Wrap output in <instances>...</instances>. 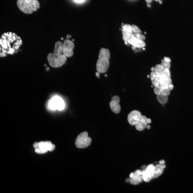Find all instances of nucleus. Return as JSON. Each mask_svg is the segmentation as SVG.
<instances>
[{
  "label": "nucleus",
  "instance_id": "f257e3e1",
  "mask_svg": "<svg viewBox=\"0 0 193 193\" xmlns=\"http://www.w3.org/2000/svg\"><path fill=\"white\" fill-rule=\"evenodd\" d=\"M21 44V38L16 33H3L0 39V56L2 58L17 53Z\"/></svg>",
  "mask_w": 193,
  "mask_h": 193
},
{
  "label": "nucleus",
  "instance_id": "f03ea898",
  "mask_svg": "<svg viewBox=\"0 0 193 193\" xmlns=\"http://www.w3.org/2000/svg\"><path fill=\"white\" fill-rule=\"evenodd\" d=\"M17 5L21 12L27 14L33 13L40 7L37 0H17Z\"/></svg>",
  "mask_w": 193,
  "mask_h": 193
},
{
  "label": "nucleus",
  "instance_id": "7ed1b4c3",
  "mask_svg": "<svg viewBox=\"0 0 193 193\" xmlns=\"http://www.w3.org/2000/svg\"><path fill=\"white\" fill-rule=\"evenodd\" d=\"M48 64L52 67L59 68L63 66L67 61V56L64 54L56 56L54 53H49L47 56Z\"/></svg>",
  "mask_w": 193,
  "mask_h": 193
},
{
  "label": "nucleus",
  "instance_id": "20e7f679",
  "mask_svg": "<svg viewBox=\"0 0 193 193\" xmlns=\"http://www.w3.org/2000/svg\"><path fill=\"white\" fill-rule=\"evenodd\" d=\"M33 147L35 148V153L39 154L46 153L48 151H53L55 148V145L49 141L40 142L39 143L35 142L33 144Z\"/></svg>",
  "mask_w": 193,
  "mask_h": 193
},
{
  "label": "nucleus",
  "instance_id": "39448f33",
  "mask_svg": "<svg viewBox=\"0 0 193 193\" xmlns=\"http://www.w3.org/2000/svg\"><path fill=\"white\" fill-rule=\"evenodd\" d=\"M91 142L92 139L88 136L87 132L84 131L78 135L76 139L75 145L78 148L84 149L90 146Z\"/></svg>",
  "mask_w": 193,
  "mask_h": 193
},
{
  "label": "nucleus",
  "instance_id": "423d86ee",
  "mask_svg": "<svg viewBox=\"0 0 193 193\" xmlns=\"http://www.w3.org/2000/svg\"><path fill=\"white\" fill-rule=\"evenodd\" d=\"M110 59L107 57H99L96 64L97 72L100 73H105L107 71L110 66Z\"/></svg>",
  "mask_w": 193,
  "mask_h": 193
},
{
  "label": "nucleus",
  "instance_id": "0eeeda50",
  "mask_svg": "<svg viewBox=\"0 0 193 193\" xmlns=\"http://www.w3.org/2000/svg\"><path fill=\"white\" fill-rule=\"evenodd\" d=\"M49 107L52 110L61 111L64 107V103L62 99L59 96H55L49 102Z\"/></svg>",
  "mask_w": 193,
  "mask_h": 193
},
{
  "label": "nucleus",
  "instance_id": "6e6552de",
  "mask_svg": "<svg viewBox=\"0 0 193 193\" xmlns=\"http://www.w3.org/2000/svg\"><path fill=\"white\" fill-rule=\"evenodd\" d=\"M63 54L67 57H71L73 54V49L75 47L74 44L72 41L66 39L64 41Z\"/></svg>",
  "mask_w": 193,
  "mask_h": 193
},
{
  "label": "nucleus",
  "instance_id": "1a4fd4ad",
  "mask_svg": "<svg viewBox=\"0 0 193 193\" xmlns=\"http://www.w3.org/2000/svg\"><path fill=\"white\" fill-rule=\"evenodd\" d=\"M142 116L141 112L139 111H133L128 116V121L130 125H135L141 120Z\"/></svg>",
  "mask_w": 193,
  "mask_h": 193
},
{
  "label": "nucleus",
  "instance_id": "9d476101",
  "mask_svg": "<svg viewBox=\"0 0 193 193\" xmlns=\"http://www.w3.org/2000/svg\"><path fill=\"white\" fill-rule=\"evenodd\" d=\"M148 118L145 115L142 116V119L136 125H135L136 129L139 131H142L145 128H147L148 124L147 122V120Z\"/></svg>",
  "mask_w": 193,
  "mask_h": 193
},
{
  "label": "nucleus",
  "instance_id": "9b49d317",
  "mask_svg": "<svg viewBox=\"0 0 193 193\" xmlns=\"http://www.w3.org/2000/svg\"><path fill=\"white\" fill-rule=\"evenodd\" d=\"M164 168L162 165L161 164H157L154 165V172H153V179L157 178L159 176L162 174V172L164 171Z\"/></svg>",
  "mask_w": 193,
  "mask_h": 193
},
{
  "label": "nucleus",
  "instance_id": "f8f14e48",
  "mask_svg": "<svg viewBox=\"0 0 193 193\" xmlns=\"http://www.w3.org/2000/svg\"><path fill=\"white\" fill-rule=\"evenodd\" d=\"M63 48L64 44L61 41H57L54 46V54L56 56L63 54Z\"/></svg>",
  "mask_w": 193,
  "mask_h": 193
},
{
  "label": "nucleus",
  "instance_id": "ddd939ff",
  "mask_svg": "<svg viewBox=\"0 0 193 193\" xmlns=\"http://www.w3.org/2000/svg\"><path fill=\"white\" fill-rule=\"evenodd\" d=\"M110 106L112 112H114L115 114L119 113L121 111V106L119 102H115L114 101H111L110 103Z\"/></svg>",
  "mask_w": 193,
  "mask_h": 193
},
{
  "label": "nucleus",
  "instance_id": "4468645a",
  "mask_svg": "<svg viewBox=\"0 0 193 193\" xmlns=\"http://www.w3.org/2000/svg\"><path fill=\"white\" fill-rule=\"evenodd\" d=\"M157 99L160 104H162V106H164V105L166 104L168 101V96L162 94L157 95Z\"/></svg>",
  "mask_w": 193,
  "mask_h": 193
},
{
  "label": "nucleus",
  "instance_id": "2eb2a0df",
  "mask_svg": "<svg viewBox=\"0 0 193 193\" xmlns=\"http://www.w3.org/2000/svg\"><path fill=\"white\" fill-rule=\"evenodd\" d=\"M154 165L150 164V165H149L148 166H147V168L145 170V171L148 173L151 176V177H152L153 179V172H154Z\"/></svg>",
  "mask_w": 193,
  "mask_h": 193
},
{
  "label": "nucleus",
  "instance_id": "dca6fc26",
  "mask_svg": "<svg viewBox=\"0 0 193 193\" xmlns=\"http://www.w3.org/2000/svg\"><path fill=\"white\" fill-rule=\"evenodd\" d=\"M164 68L162 67V66L160 64H157L156 66L154 67V72H156L157 73H162V72H164Z\"/></svg>",
  "mask_w": 193,
  "mask_h": 193
},
{
  "label": "nucleus",
  "instance_id": "f3484780",
  "mask_svg": "<svg viewBox=\"0 0 193 193\" xmlns=\"http://www.w3.org/2000/svg\"><path fill=\"white\" fill-rule=\"evenodd\" d=\"M161 65L162 66V67L164 68L165 69H170V67H171L170 62H167L164 60H162Z\"/></svg>",
  "mask_w": 193,
  "mask_h": 193
},
{
  "label": "nucleus",
  "instance_id": "a211bd4d",
  "mask_svg": "<svg viewBox=\"0 0 193 193\" xmlns=\"http://www.w3.org/2000/svg\"><path fill=\"white\" fill-rule=\"evenodd\" d=\"M131 29H132V31H133V33H141V30L137 27V26H136L135 25H131Z\"/></svg>",
  "mask_w": 193,
  "mask_h": 193
},
{
  "label": "nucleus",
  "instance_id": "6ab92c4d",
  "mask_svg": "<svg viewBox=\"0 0 193 193\" xmlns=\"http://www.w3.org/2000/svg\"><path fill=\"white\" fill-rule=\"evenodd\" d=\"M171 91V90H170L169 87H167V88H164V89H162L161 94L166 95V96H169V95H170Z\"/></svg>",
  "mask_w": 193,
  "mask_h": 193
},
{
  "label": "nucleus",
  "instance_id": "aec40b11",
  "mask_svg": "<svg viewBox=\"0 0 193 193\" xmlns=\"http://www.w3.org/2000/svg\"><path fill=\"white\" fill-rule=\"evenodd\" d=\"M162 88L161 87H154L153 91H154V93L156 95H160V94H161V92H162Z\"/></svg>",
  "mask_w": 193,
  "mask_h": 193
},
{
  "label": "nucleus",
  "instance_id": "412c9836",
  "mask_svg": "<svg viewBox=\"0 0 193 193\" xmlns=\"http://www.w3.org/2000/svg\"><path fill=\"white\" fill-rule=\"evenodd\" d=\"M130 183L133 185H137L138 184H139V183H141L139 181L135 179L134 178H130Z\"/></svg>",
  "mask_w": 193,
  "mask_h": 193
},
{
  "label": "nucleus",
  "instance_id": "4be33fe9",
  "mask_svg": "<svg viewBox=\"0 0 193 193\" xmlns=\"http://www.w3.org/2000/svg\"><path fill=\"white\" fill-rule=\"evenodd\" d=\"M134 35H135V37H137V38L141 40H144L145 39V37L144 35H142L141 33H135Z\"/></svg>",
  "mask_w": 193,
  "mask_h": 193
},
{
  "label": "nucleus",
  "instance_id": "5701e85b",
  "mask_svg": "<svg viewBox=\"0 0 193 193\" xmlns=\"http://www.w3.org/2000/svg\"><path fill=\"white\" fill-rule=\"evenodd\" d=\"M112 101L119 103L120 101V98H119V96H115L112 97Z\"/></svg>",
  "mask_w": 193,
  "mask_h": 193
},
{
  "label": "nucleus",
  "instance_id": "b1692460",
  "mask_svg": "<svg viewBox=\"0 0 193 193\" xmlns=\"http://www.w3.org/2000/svg\"><path fill=\"white\" fill-rule=\"evenodd\" d=\"M163 60H165V61H167V62H170V63L171 62V60L170 59V58H168V57H165Z\"/></svg>",
  "mask_w": 193,
  "mask_h": 193
},
{
  "label": "nucleus",
  "instance_id": "393cba45",
  "mask_svg": "<svg viewBox=\"0 0 193 193\" xmlns=\"http://www.w3.org/2000/svg\"><path fill=\"white\" fill-rule=\"evenodd\" d=\"M147 122L148 124H150L151 123V120L150 118H148V119H147Z\"/></svg>",
  "mask_w": 193,
  "mask_h": 193
},
{
  "label": "nucleus",
  "instance_id": "a878e982",
  "mask_svg": "<svg viewBox=\"0 0 193 193\" xmlns=\"http://www.w3.org/2000/svg\"><path fill=\"white\" fill-rule=\"evenodd\" d=\"M153 0H145V1L148 3H150L151 2H152ZM156 1H159L160 0H155Z\"/></svg>",
  "mask_w": 193,
  "mask_h": 193
},
{
  "label": "nucleus",
  "instance_id": "bb28decb",
  "mask_svg": "<svg viewBox=\"0 0 193 193\" xmlns=\"http://www.w3.org/2000/svg\"><path fill=\"white\" fill-rule=\"evenodd\" d=\"M165 163V162L164 161V160H160V162H159V164H161V165H164Z\"/></svg>",
  "mask_w": 193,
  "mask_h": 193
},
{
  "label": "nucleus",
  "instance_id": "cd10ccee",
  "mask_svg": "<svg viewBox=\"0 0 193 193\" xmlns=\"http://www.w3.org/2000/svg\"><path fill=\"white\" fill-rule=\"evenodd\" d=\"M76 2H77V3H81V2H83L84 1H85V0H74Z\"/></svg>",
  "mask_w": 193,
  "mask_h": 193
},
{
  "label": "nucleus",
  "instance_id": "c85d7f7f",
  "mask_svg": "<svg viewBox=\"0 0 193 193\" xmlns=\"http://www.w3.org/2000/svg\"><path fill=\"white\" fill-rule=\"evenodd\" d=\"M169 88H170V90H173V88H174L173 85L172 84H171V85H170V86H169Z\"/></svg>",
  "mask_w": 193,
  "mask_h": 193
},
{
  "label": "nucleus",
  "instance_id": "c756f323",
  "mask_svg": "<svg viewBox=\"0 0 193 193\" xmlns=\"http://www.w3.org/2000/svg\"><path fill=\"white\" fill-rule=\"evenodd\" d=\"M99 75H100V73H99V72H97L96 73V75L98 78H99Z\"/></svg>",
  "mask_w": 193,
  "mask_h": 193
},
{
  "label": "nucleus",
  "instance_id": "7c9ffc66",
  "mask_svg": "<svg viewBox=\"0 0 193 193\" xmlns=\"http://www.w3.org/2000/svg\"><path fill=\"white\" fill-rule=\"evenodd\" d=\"M147 166H144H144H142V167H141V168H142V170H145L147 168Z\"/></svg>",
  "mask_w": 193,
  "mask_h": 193
},
{
  "label": "nucleus",
  "instance_id": "2f4dec72",
  "mask_svg": "<svg viewBox=\"0 0 193 193\" xmlns=\"http://www.w3.org/2000/svg\"><path fill=\"white\" fill-rule=\"evenodd\" d=\"M133 176L134 173H130V174L129 178H132V177H133Z\"/></svg>",
  "mask_w": 193,
  "mask_h": 193
},
{
  "label": "nucleus",
  "instance_id": "473e14b6",
  "mask_svg": "<svg viewBox=\"0 0 193 193\" xmlns=\"http://www.w3.org/2000/svg\"><path fill=\"white\" fill-rule=\"evenodd\" d=\"M150 125H147V129H150Z\"/></svg>",
  "mask_w": 193,
  "mask_h": 193
},
{
  "label": "nucleus",
  "instance_id": "72a5a7b5",
  "mask_svg": "<svg viewBox=\"0 0 193 193\" xmlns=\"http://www.w3.org/2000/svg\"><path fill=\"white\" fill-rule=\"evenodd\" d=\"M151 70L152 72H153V71H154V67H151Z\"/></svg>",
  "mask_w": 193,
  "mask_h": 193
},
{
  "label": "nucleus",
  "instance_id": "f704fd0d",
  "mask_svg": "<svg viewBox=\"0 0 193 193\" xmlns=\"http://www.w3.org/2000/svg\"><path fill=\"white\" fill-rule=\"evenodd\" d=\"M147 6H148V7H151L150 5V4H149V3L148 4V5H147Z\"/></svg>",
  "mask_w": 193,
  "mask_h": 193
},
{
  "label": "nucleus",
  "instance_id": "c9c22d12",
  "mask_svg": "<svg viewBox=\"0 0 193 193\" xmlns=\"http://www.w3.org/2000/svg\"><path fill=\"white\" fill-rule=\"evenodd\" d=\"M147 77H148V78H149V77H150V76L148 75L147 76Z\"/></svg>",
  "mask_w": 193,
  "mask_h": 193
}]
</instances>
